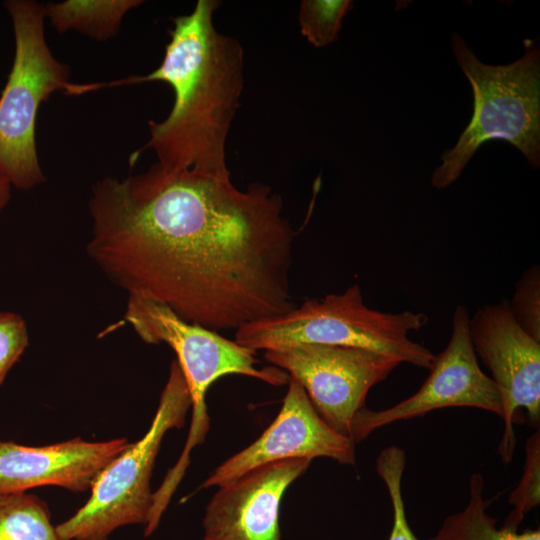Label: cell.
I'll return each mask as SVG.
<instances>
[{"label": "cell", "mask_w": 540, "mask_h": 540, "mask_svg": "<svg viewBox=\"0 0 540 540\" xmlns=\"http://www.w3.org/2000/svg\"><path fill=\"white\" fill-rule=\"evenodd\" d=\"M483 490V476L472 474L467 506L446 517L438 532L427 540H540L539 528L521 533L498 528L496 519L486 512L492 500L483 498Z\"/></svg>", "instance_id": "9a60e30c"}, {"label": "cell", "mask_w": 540, "mask_h": 540, "mask_svg": "<svg viewBox=\"0 0 540 540\" xmlns=\"http://www.w3.org/2000/svg\"><path fill=\"white\" fill-rule=\"evenodd\" d=\"M311 461L263 464L217 487L203 516V540H281L283 495Z\"/></svg>", "instance_id": "7c38bea8"}, {"label": "cell", "mask_w": 540, "mask_h": 540, "mask_svg": "<svg viewBox=\"0 0 540 540\" xmlns=\"http://www.w3.org/2000/svg\"><path fill=\"white\" fill-rule=\"evenodd\" d=\"M508 502L513 510L506 517L502 528L517 531L527 513L540 503V431L527 438L525 464L519 484L510 493Z\"/></svg>", "instance_id": "d6986e66"}, {"label": "cell", "mask_w": 540, "mask_h": 540, "mask_svg": "<svg viewBox=\"0 0 540 540\" xmlns=\"http://www.w3.org/2000/svg\"><path fill=\"white\" fill-rule=\"evenodd\" d=\"M508 302L518 325L540 342V268L538 265L525 270L516 282L513 297Z\"/></svg>", "instance_id": "ffe728a7"}, {"label": "cell", "mask_w": 540, "mask_h": 540, "mask_svg": "<svg viewBox=\"0 0 540 540\" xmlns=\"http://www.w3.org/2000/svg\"><path fill=\"white\" fill-rule=\"evenodd\" d=\"M191 405L185 376L173 360L149 429L101 472L86 503L56 526L63 540H108L120 527L145 526L153 505L150 481L161 442L170 429L184 425Z\"/></svg>", "instance_id": "5b68a950"}, {"label": "cell", "mask_w": 540, "mask_h": 540, "mask_svg": "<svg viewBox=\"0 0 540 540\" xmlns=\"http://www.w3.org/2000/svg\"><path fill=\"white\" fill-rule=\"evenodd\" d=\"M124 320L148 344H168L177 355L191 395L192 424L185 448L173 467L183 474L193 447L203 442L209 427L205 402L209 387L220 377L238 374L274 386L289 382L277 367L258 368L255 351L231 341L218 332L187 322L168 306L138 296H128Z\"/></svg>", "instance_id": "52a82bcc"}, {"label": "cell", "mask_w": 540, "mask_h": 540, "mask_svg": "<svg viewBox=\"0 0 540 540\" xmlns=\"http://www.w3.org/2000/svg\"><path fill=\"white\" fill-rule=\"evenodd\" d=\"M220 5L198 0L190 14L175 17L162 63L151 73L86 85L87 92L150 81L171 86L172 109L163 121H149V140L130 156L131 166L151 149L164 168L230 176L226 141L244 87V51L216 29Z\"/></svg>", "instance_id": "7a4b0ae2"}, {"label": "cell", "mask_w": 540, "mask_h": 540, "mask_svg": "<svg viewBox=\"0 0 540 540\" xmlns=\"http://www.w3.org/2000/svg\"><path fill=\"white\" fill-rule=\"evenodd\" d=\"M405 464L404 450L395 445L384 448L376 458V472L387 488L393 509L388 540H419L411 530L405 513L401 486Z\"/></svg>", "instance_id": "ac0fdd59"}, {"label": "cell", "mask_w": 540, "mask_h": 540, "mask_svg": "<svg viewBox=\"0 0 540 540\" xmlns=\"http://www.w3.org/2000/svg\"><path fill=\"white\" fill-rule=\"evenodd\" d=\"M140 0H67L44 6L45 17L60 33L77 30L102 41L117 34L124 15Z\"/></svg>", "instance_id": "5bb4252c"}, {"label": "cell", "mask_w": 540, "mask_h": 540, "mask_svg": "<svg viewBox=\"0 0 540 540\" xmlns=\"http://www.w3.org/2000/svg\"><path fill=\"white\" fill-rule=\"evenodd\" d=\"M130 442L126 438L87 441L76 437L45 446L0 440V492L43 486L84 492Z\"/></svg>", "instance_id": "4fadbf2b"}, {"label": "cell", "mask_w": 540, "mask_h": 540, "mask_svg": "<svg viewBox=\"0 0 540 540\" xmlns=\"http://www.w3.org/2000/svg\"><path fill=\"white\" fill-rule=\"evenodd\" d=\"M25 321L12 312H0V385L28 346Z\"/></svg>", "instance_id": "44dd1931"}, {"label": "cell", "mask_w": 540, "mask_h": 540, "mask_svg": "<svg viewBox=\"0 0 540 540\" xmlns=\"http://www.w3.org/2000/svg\"><path fill=\"white\" fill-rule=\"evenodd\" d=\"M452 49L474 94L471 121L456 145L446 150L431 183L437 189L451 185L476 150L490 140L515 146L533 168L540 165V52L531 41L524 55L508 65L481 62L458 35Z\"/></svg>", "instance_id": "277c9868"}, {"label": "cell", "mask_w": 540, "mask_h": 540, "mask_svg": "<svg viewBox=\"0 0 540 540\" xmlns=\"http://www.w3.org/2000/svg\"><path fill=\"white\" fill-rule=\"evenodd\" d=\"M10 181L0 169V211L6 205L10 195Z\"/></svg>", "instance_id": "7402d4cb"}, {"label": "cell", "mask_w": 540, "mask_h": 540, "mask_svg": "<svg viewBox=\"0 0 540 540\" xmlns=\"http://www.w3.org/2000/svg\"><path fill=\"white\" fill-rule=\"evenodd\" d=\"M264 358L298 382L321 418L348 438L369 390L400 364L362 348L309 343L266 350Z\"/></svg>", "instance_id": "ba28073f"}, {"label": "cell", "mask_w": 540, "mask_h": 540, "mask_svg": "<svg viewBox=\"0 0 540 540\" xmlns=\"http://www.w3.org/2000/svg\"><path fill=\"white\" fill-rule=\"evenodd\" d=\"M354 445L321 418L303 387L289 379L274 421L252 444L217 466L201 487H219L255 467L285 459L325 457L353 465Z\"/></svg>", "instance_id": "8fae6325"}, {"label": "cell", "mask_w": 540, "mask_h": 540, "mask_svg": "<svg viewBox=\"0 0 540 540\" xmlns=\"http://www.w3.org/2000/svg\"><path fill=\"white\" fill-rule=\"evenodd\" d=\"M427 322L423 312L367 307L361 287L353 284L339 294L308 299L283 314L247 323L235 330L234 341L255 352L301 343L356 347L429 370L435 354L409 338Z\"/></svg>", "instance_id": "3957f363"}, {"label": "cell", "mask_w": 540, "mask_h": 540, "mask_svg": "<svg viewBox=\"0 0 540 540\" xmlns=\"http://www.w3.org/2000/svg\"><path fill=\"white\" fill-rule=\"evenodd\" d=\"M352 7L350 0H303L298 14L301 34L315 47L329 45Z\"/></svg>", "instance_id": "e0dca14e"}, {"label": "cell", "mask_w": 540, "mask_h": 540, "mask_svg": "<svg viewBox=\"0 0 540 540\" xmlns=\"http://www.w3.org/2000/svg\"><path fill=\"white\" fill-rule=\"evenodd\" d=\"M15 33V57L0 98V169L10 183L30 189L41 183L35 126L42 102L58 90L72 95L69 68L51 53L44 35V6L5 2Z\"/></svg>", "instance_id": "8992f818"}, {"label": "cell", "mask_w": 540, "mask_h": 540, "mask_svg": "<svg viewBox=\"0 0 540 540\" xmlns=\"http://www.w3.org/2000/svg\"><path fill=\"white\" fill-rule=\"evenodd\" d=\"M469 335L501 396L504 429L498 453L508 464L516 445L518 411L525 410L528 422L539 427L540 342L518 325L507 299L478 308L469 317Z\"/></svg>", "instance_id": "9c48e42d"}, {"label": "cell", "mask_w": 540, "mask_h": 540, "mask_svg": "<svg viewBox=\"0 0 540 540\" xmlns=\"http://www.w3.org/2000/svg\"><path fill=\"white\" fill-rule=\"evenodd\" d=\"M89 210L87 252L128 296L216 332L296 307V231L267 184L240 190L230 176L155 163L97 182Z\"/></svg>", "instance_id": "6da1fadb"}, {"label": "cell", "mask_w": 540, "mask_h": 540, "mask_svg": "<svg viewBox=\"0 0 540 540\" xmlns=\"http://www.w3.org/2000/svg\"><path fill=\"white\" fill-rule=\"evenodd\" d=\"M469 317L465 306H456L451 338L446 348L435 355L430 374L418 391L389 408L370 410L365 407L357 413L350 435L354 444L379 428L442 408L474 407L502 416L499 390L481 370L473 349Z\"/></svg>", "instance_id": "30bf717a"}, {"label": "cell", "mask_w": 540, "mask_h": 540, "mask_svg": "<svg viewBox=\"0 0 540 540\" xmlns=\"http://www.w3.org/2000/svg\"><path fill=\"white\" fill-rule=\"evenodd\" d=\"M0 540H63L47 504L27 492H0Z\"/></svg>", "instance_id": "2e32d148"}]
</instances>
